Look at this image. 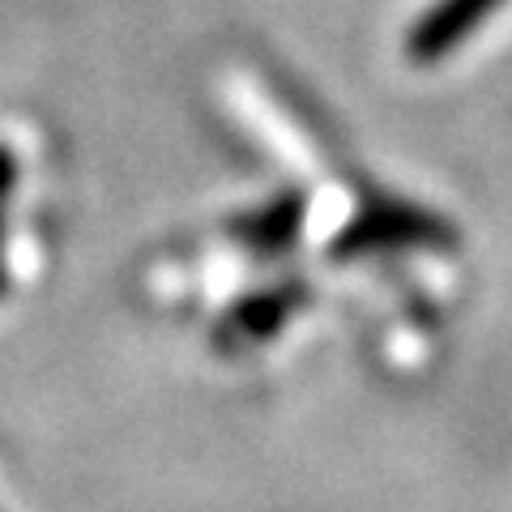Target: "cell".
<instances>
[{
	"label": "cell",
	"instance_id": "cell-2",
	"mask_svg": "<svg viewBox=\"0 0 512 512\" xmlns=\"http://www.w3.org/2000/svg\"><path fill=\"white\" fill-rule=\"evenodd\" d=\"M9 184H13V158H9V150H0V192Z\"/></svg>",
	"mask_w": 512,
	"mask_h": 512
},
{
	"label": "cell",
	"instance_id": "cell-1",
	"mask_svg": "<svg viewBox=\"0 0 512 512\" xmlns=\"http://www.w3.org/2000/svg\"><path fill=\"white\" fill-rule=\"evenodd\" d=\"M500 5L504 0H436L406 35L410 60H419V64L444 60L448 52H457V47L470 39V30L483 26Z\"/></svg>",
	"mask_w": 512,
	"mask_h": 512
}]
</instances>
